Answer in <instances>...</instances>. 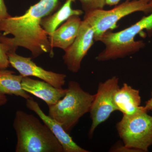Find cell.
Segmentation results:
<instances>
[{
  "label": "cell",
  "instance_id": "10",
  "mask_svg": "<svg viewBox=\"0 0 152 152\" xmlns=\"http://www.w3.org/2000/svg\"><path fill=\"white\" fill-rule=\"evenodd\" d=\"M21 85L25 91L44 101L48 107L56 104L67 91V89L58 88L46 82L29 77H23Z\"/></svg>",
  "mask_w": 152,
  "mask_h": 152
},
{
  "label": "cell",
  "instance_id": "22",
  "mask_svg": "<svg viewBox=\"0 0 152 152\" xmlns=\"http://www.w3.org/2000/svg\"><path fill=\"white\" fill-rule=\"evenodd\" d=\"M151 111H152V110H151Z\"/></svg>",
  "mask_w": 152,
  "mask_h": 152
},
{
  "label": "cell",
  "instance_id": "2",
  "mask_svg": "<svg viewBox=\"0 0 152 152\" xmlns=\"http://www.w3.org/2000/svg\"><path fill=\"white\" fill-rule=\"evenodd\" d=\"M13 127L17 138L16 152H64L50 129L32 114L17 110Z\"/></svg>",
  "mask_w": 152,
  "mask_h": 152
},
{
  "label": "cell",
  "instance_id": "13",
  "mask_svg": "<svg viewBox=\"0 0 152 152\" xmlns=\"http://www.w3.org/2000/svg\"><path fill=\"white\" fill-rule=\"evenodd\" d=\"M75 0H66L65 2L56 12L44 18L41 25L48 35L52 34L59 26L69 18L74 15L80 16L83 11L75 10L72 7L73 2Z\"/></svg>",
  "mask_w": 152,
  "mask_h": 152
},
{
  "label": "cell",
  "instance_id": "16",
  "mask_svg": "<svg viewBox=\"0 0 152 152\" xmlns=\"http://www.w3.org/2000/svg\"><path fill=\"white\" fill-rule=\"evenodd\" d=\"M1 34L0 31V35ZM10 50V48L6 44L0 42V69H7L10 65L8 56Z\"/></svg>",
  "mask_w": 152,
  "mask_h": 152
},
{
  "label": "cell",
  "instance_id": "17",
  "mask_svg": "<svg viewBox=\"0 0 152 152\" xmlns=\"http://www.w3.org/2000/svg\"><path fill=\"white\" fill-rule=\"evenodd\" d=\"M110 152H139L136 150L134 149L125 145L124 144L117 143L110 149Z\"/></svg>",
  "mask_w": 152,
  "mask_h": 152
},
{
  "label": "cell",
  "instance_id": "1",
  "mask_svg": "<svg viewBox=\"0 0 152 152\" xmlns=\"http://www.w3.org/2000/svg\"><path fill=\"white\" fill-rule=\"evenodd\" d=\"M60 0H40L18 16H11L0 21V42L6 44L10 51L19 47L28 49L33 58L45 53L54 56L48 35L41 25L44 18L53 13L60 7Z\"/></svg>",
  "mask_w": 152,
  "mask_h": 152
},
{
  "label": "cell",
  "instance_id": "8",
  "mask_svg": "<svg viewBox=\"0 0 152 152\" xmlns=\"http://www.w3.org/2000/svg\"><path fill=\"white\" fill-rule=\"evenodd\" d=\"M8 56L10 65L23 77H36L58 88H62L65 84V74L47 71L37 65L31 58L20 56L15 51L9 52Z\"/></svg>",
  "mask_w": 152,
  "mask_h": 152
},
{
  "label": "cell",
  "instance_id": "15",
  "mask_svg": "<svg viewBox=\"0 0 152 152\" xmlns=\"http://www.w3.org/2000/svg\"><path fill=\"white\" fill-rule=\"evenodd\" d=\"M81 5L85 14L96 10L104 9L107 5V0H77Z\"/></svg>",
  "mask_w": 152,
  "mask_h": 152
},
{
  "label": "cell",
  "instance_id": "12",
  "mask_svg": "<svg viewBox=\"0 0 152 152\" xmlns=\"http://www.w3.org/2000/svg\"><path fill=\"white\" fill-rule=\"evenodd\" d=\"M114 102L118 111L123 115H130L142 111H146L144 106H141V98L140 91L134 88L126 83L115 93ZM147 112V111H146Z\"/></svg>",
  "mask_w": 152,
  "mask_h": 152
},
{
  "label": "cell",
  "instance_id": "11",
  "mask_svg": "<svg viewBox=\"0 0 152 152\" xmlns=\"http://www.w3.org/2000/svg\"><path fill=\"white\" fill-rule=\"evenodd\" d=\"M82 20L80 16L69 18L61 26L48 35L52 49L58 48L65 51L74 42L78 34Z\"/></svg>",
  "mask_w": 152,
  "mask_h": 152
},
{
  "label": "cell",
  "instance_id": "18",
  "mask_svg": "<svg viewBox=\"0 0 152 152\" xmlns=\"http://www.w3.org/2000/svg\"><path fill=\"white\" fill-rule=\"evenodd\" d=\"M11 16L9 14L4 0H0V21L8 18Z\"/></svg>",
  "mask_w": 152,
  "mask_h": 152
},
{
  "label": "cell",
  "instance_id": "5",
  "mask_svg": "<svg viewBox=\"0 0 152 152\" xmlns=\"http://www.w3.org/2000/svg\"><path fill=\"white\" fill-rule=\"evenodd\" d=\"M116 129L123 144L129 148L146 152L152 145V116L146 111L123 115Z\"/></svg>",
  "mask_w": 152,
  "mask_h": 152
},
{
  "label": "cell",
  "instance_id": "6",
  "mask_svg": "<svg viewBox=\"0 0 152 152\" xmlns=\"http://www.w3.org/2000/svg\"><path fill=\"white\" fill-rule=\"evenodd\" d=\"M119 79L113 76L99 84L89 113L92 120L88 135L92 137L98 126L106 121L114 112L118 111L114 102L115 93L120 88Z\"/></svg>",
  "mask_w": 152,
  "mask_h": 152
},
{
  "label": "cell",
  "instance_id": "3",
  "mask_svg": "<svg viewBox=\"0 0 152 152\" xmlns=\"http://www.w3.org/2000/svg\"><path fill=\"white\" fill-rule=\"evenodd\" d=\"M64 96L48 107V115L61 124L69 133L82 117L89 113L94 95L86 91L75 81L69 82Z\"/></svg>",
  "mask_w": 152,
  "mask_h": 152
},
{
  "label": "cell",
  "instance_id": "20",
  "mask_svg": "<svg viewBox=\"0 0 152 152\" xmlns=\"http://www.w3.org/2000/svg\"><path fill=\"white\" fill-rule=\"evenodd\" d=\"M7 102L8 99L6 95L0 93V107L5 104Z\"/></svg>",
  "mask_w": 152,
  "mask_h": 152
},
{
  "label": "cell",
  "instance_id": "9",
  "mask_svg": "<svg viewBox=\"0 0 152 152\" xmlns=\"http://www.w3.org/2000/svg\"><path fill=\"white\" fill-rule=\"evenodd\" d=\"M27 108L34 112L47 126L50 129L62 146L64 152H89L78 145L72 137L65 130L58 122L49 115H47L41 108L39 104L32 98L26 100Z\"/></svg>",
  "mask_w": 152,
  "mask_h": 152
},
{
  "label": "cell",
  "instance_id": "14",
  "mask_svg": "<svg viewBox=\"0 0 152 152\" xmlns=\"http://www.w3.org/2000/svg\"><path fill=\"white\" fill-rule=\"evenodd\" d=\"M15 74V72L7 69H0V93L5 95H15L26 100L31 98L22 88L23 76Z\"/></svg>",
  "mask_w": 152,
  "mask_h": 152
},
{
  "label": "cell",
  "instance_id": "7",
  "mask_svg": "<svg viewBox=\"0 0 152 152\" xmlns=\"http://www.w3.org/2000/svg\"><path fill=\"white\" fill-rule=\"evenodd\" d=\"M94 42V30L86 21L83 20L77 37L63 56L68 70L73 73L78 72L82 61Z\"/></svg>",
  "mask_w": 152,
  "mask_h": 152
},
{
  "label": "cell",
  "instance_id": "19",
  "mask_svg": "<svg viewBox=\"0 0 152 152\" xmlns=\"http://www.w3.org/2000/svg\"><path fill=\"white\" fill-rule=\"evenodd\" d=\"M144 109L146 111L148 112L152 110V91L151 92V98L146 102L144 106Z\"/></svg>",
  "mask_w": 152,
  "mask_h": 152
},
{
  "label": "cell",
  "instance_id": "4",
  "mask_svg": "<svg viewBox=\"0 0 152 152\" xmlns=\"http://www.w3.org/2000/svg\"><path fill=\"white\" fill-rule=\"evenodd\" d=\"M149 1L127 0L111 10H96L85 14L83 20L92 28L95 41L98 42L105 33L116 28L117 23L124 17L137 12L146 14L152 12V7Z\"/></svg>",
  "mask_w": 152,
  "mask_h": 152
},
{
  "label": "cell",
  "instance_id": "21",
  "mask_svg": "<svg viewBox=\"0 0 152 152\" xmlns=\"http://www.w3.org/2000/svg\"><path fill=\"white\" fill-rule=\"evenodd\" d=\"M121 1V0H107V5L110 6L116 5Z\"/></svg>",
  "mask_w": 152,
  "mask_h": 152
}]
</instances>
